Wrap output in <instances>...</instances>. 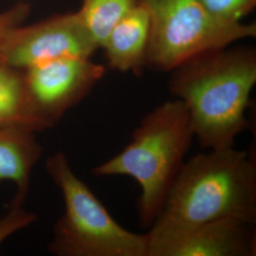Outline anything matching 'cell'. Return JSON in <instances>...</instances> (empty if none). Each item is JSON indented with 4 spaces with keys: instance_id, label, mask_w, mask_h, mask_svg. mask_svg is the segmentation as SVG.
I'll return each mask as SVG.
<instances>
[{
    "instance_id": "1",
    "label": "cell",
    "mask_w": 256,
    "mask_h": 256,
    "mask_svg": "<svg viewBox=\"0 0 256 256\" xmlns=\"http://www.w3.org/2000/svg\"><path fill=\"white\" fill-rule=\"evenodd\" d=\"M170 72L169 92L185 104L202 149L234 146L236 138L250 126L247 110L256 84V50H210Z\"/></svg>"
},
{
    "instance_id": "2",
    "label": "cell",
    "mask_w": 256,
    "mask_h": 256,
    "mask_svg": "<svg viewBox=\"0 0 256 256\" xmlns=\"http://www.w3.org/2000/svg\"><path fill=\"white\" fill-rule=\"evenodd\" d=\"M131 138L117 155L94 167L92 174L134 178L140 187L138 223L149 229L164 210L194 138L185 104L174 98L158 106L142 118Z\"/></svg>"
},
{
    "instance_id": "3",
    "label": "cell",
    "mask_w": 256,
    "mask_h": 256,
    "mask_svg": "<svg viewBox=\"0 0 256 256\" xmlns=\"http://www.w3.org/2000/svg\"><path fill=\"white\" fill-rule=\"evenodd\" d=\"M223 218L256 223V156L234 146L185 160L156 220L194 224Z\"/></svg>"
},
{
    "instance_id": "4",
    "label": "cell",
    "mask_w": 256,
    "mask_h": 256,
    "mask_svg": "<svg viewBox=\"0 0 256 256\" xmlns=\"http://www.w3.org/2000/svg\"><path fill=\"white\" fill-rule=\"evenodd\" d=\"M46 173L63 196L64 214L55 222L48 250L56 256H147L146 234L114 220L76 174L64 152L50 156Z\"/></svg>"
},
{
    "instance_id": "5",
    "label": "cell",
    "mask_w": 256,
    "mask_h": 256,
    "mask_svg": "<svg viewBox=\"0 0 256 256\" xmlns=\"http://www.w3.org/2000/svg\"><path fill=\"white\" fill-rule=\"evenodd\" d=\"M150 20L146 66L170 72L204 52L256 36V24L218 18L200 0H138Z\"/></svg>"
},
{
    "instance_id": "6",
    "label": "cell",
    "mask_w": 256,
    "mask_h": 256,
    "mask_svg": "<svg viewBox=\"0 0 256 256\" xmlns=\"http://www.w3.org/2000/svg\"><path fill=\"white\" fill-rule=\"evenodd\" d=\"M256 225L232 218L185 224L156 220L147 256H256Z\"/></svg>"
},
{
    "instance_id": "7",
    "label": "cell",
    "mask_w": 256,
    "mask_h": 256,
    "mask_svg": "<svg viewBox=\"0 0 256 256\" xmlns=\"http://www.w3.org/2000/svg\"><path fill=\"white\" fill-rule=\"evenodd\" d=\"M98 48L77 12L14 28L1 46L0 60L23 70L63 57L90 58Z\"/></svg>"
},
{
    "instance_id": "8",
    "label": "cell",
    "mask_w": 256,
    "mask_h": 256,
    "mask_svg": "<svg viewBox=\"0 0 256 256\" xmlns=\"http://www.w3.org/2000/svg\"><path fill=\"white\" fill-rule=\"evenodd\" d=\"M28 95L46 129L79 104L106 72L90 58L63 57L23 70Z\"/></svg>"
},
{
    "instance_id": "9",
    "label": "cell",
    "mask_w": 256,
    "mask_h": 256,
    "mask_svg": "<svg viewBox=\"0 0 256 256\" xmlns=\"http://www.w3.org/2000/svg\"><path fill=\"white\" fill-rule=\"evenodd\" d=\"M150 20L138 2L111 28L102 48L108 66L120 72L140 76L146 66Z\"/></svg>"
},
{
    "instance_id": "10",
    "label": "cell",
    "mask_w": 256,
    "mask_h": 256,
    "mask_svg": "<svg viewBox=\"0 0 256 256\" xmlns=\"http://www.w3.org/2000/svg\"><path fill=\"white\" fill-rule=\"evenodd\" d=\"M36 132L19 126L0 128V182L16 184L14 200L24 203L34 166L42 156Z\"/></svg>"
},
{
    "instance_id": "11",
    "label": "cell",
    "mask_w": 256,
    "mask_h": 256,
    "mask_svg": "<svg viewBox=\"0 0 256 256\" xmlns=\"http://www.w3.org/2000/svg\"><path fill=\"white\" fill-rule=\"evenodd\" d=\"M6 126L46 129L30 100L23 70L0 60V128Z\"/></svg>"
},
{
    "instance_id": "12",
    "label": "cell",
    "mask_w": 256,
    "mask_h": 256,
    "mask_svg": "<svg viewBox=\"0 0 256 256\" xmlns=\"http://www.w3.org/2000/svg\"><path fill=\"white\" fill-rule=\"evenodd\" d=\"M82 7L78 10L82 21L88 28L99 48L104 45L106 37L138 0H81Z\"/></svg>"
},
{
    "instance_id": "13",
    "label": "cell",
    "mask_w": 256,
    "mask_h": 256,
    "mask_svg": "<svg viewBox=\"0 0 256 256\" xmlns=\"http://www.w3.org/2000/svg\"><path fill=\"white\" fill-rule=\"evenodd\" d=\"M202 5L218 18L239 22L256 7V0H200Z\"/></svg>"
},
{
    "instance_id": "14",
    "label": "cell",
    "mask_w": 256,
    "mask_h": 256,
    "mask_svg": "<svg viewBox=\"0 0 256 256\" xmlns=\"http://www.w3.org/2000/svg\"><path fill=\"white\" fill-rule=\"evenodd\" d=\"M23 203L12 200L8 212L0 218V245L14 232L24 229L37 220V216L22 207Z\"/></svg>"
},
{
    "instance_id": "15",
    "label": "cell",
    "mask_w": 256,
    "mask_h": 256,
    "mask_svg": "<svg viewBox=\"0 0 256 256\" xmlns=\"http://www.w3.org/2000/svg\"><path fill=\"white\" fill-rule=\"evenodd\" d=\"M30 8L28 4L18 3L14 8L0 14V50L10 32L26 19L30 10Z\"/></svg>"
}]
</instances>
